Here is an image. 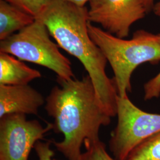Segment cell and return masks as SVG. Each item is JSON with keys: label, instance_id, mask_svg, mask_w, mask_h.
<instances>
[{"label": "cell", "instance_id": "obj_4", "mask_svg": "<svg viewBox=\"0 0 160 160\" xmlns=\"http://www.w3.org/2000/svg\"><path fill=\"white\" fill-rule=\"evenodd\" d=\"M46 25L40 20L0 42V52L52 70L57 78H74L71 62L51 40Z\"/></svg>", "mask_w": 160, "mask_h": 160}, {"label": "cell", "instance_id": "obj_12", "mask_svg": "<svg viewBox=\"0 0 160 160\" xmlns=\"http://www.w3.org/2000/svg\"><path fill=\"white\" fill-rule=\"evenodd\" d=\"M84 145L86 151L81 154L80 160H116L108 153L105 144L100 139L86 140Z\"/></svg>", "mask_w": 160, "mask_h": 160}, {"label": "cell", "instance_id": "obj_1", "mask_svg": "<svg viewBox=\"0 0 160 160\" xmlns=\"http://www.w3.org/2000/svg\"><path fill=\"white\" fill-rule=\"evenodd\" d=\"M57 82L45 99V109L53 119L52 129L62 133L63 139L52 143L67 160H80L84 141L99 140L101 126L109 125L112 117L97 97L88 75L81 79L57 78Z\"/></svg>", "mask_w": 160, "mask_h": 160}, {"label": "cell", "instance_id": "obj_17", "mask_svg": "<svg viewBox=\"0 0 160 160\" xmlns=\"http://www.w3.org/2000/svg\"><path fill=\"white\" fill-rule=\"evenodd\" d=\"M64 1L69 2L76 6L84 7V6H85V4L87 2H90L92 0H64Z\"/></svg>", "mask_w": 160, "mask_h": 160}, {"label": "cell", "instance_id": "obj_3", "mask_svg": "<svg viewBox=\"0 0 160 160\" xmlns=\"http://www.w3.org/2000/svg\"><path fill=\"white\" fill-rule=\"evenodd\" d=\"M88 31L112 68L119 97H127L132 92V75L138 66L146 62L157 65L160 62V34L138 30L127 40L94 26L90 22Z\"/></svg>", "mask_w": 160, "mask_h": 160}, {"label": "cell", "instance_id": "obj_10", "mask_svg": "<svg viewBox=\"0 0 160 160\" xmlns=\"http://www.w3.org/2000/svg\"><path fill=\"white\" fill-rule=\"evenodd\" d=\"M33 16L0 0V40H3L34 22Z\"/></svg>", "mask_w": 160, "mask_h": 160}, {"label": "cell", "instance_id": "obj_9", "mask_svg": "<svg viewBox=\"0 0 160 160\" xmlns=\"http://www.w3.org/2000/svg\"><path fill=\"white\" fill-rule=\"evenodd\" d=\"M41 77L39 71L29 67L23 61L0 52V84L26 85Z\"/></svg>", "mask_w": 160, "mask_h": 160}, {"label": "cell", "instance_id": "obj_16", "mask_svg": "<svg viewBox=\"0 0 160 160\" xmlns=\"http://www.w3.org/2000/svg\"><path fill=\"white\" fill-rule=\"evenodd\" d=\"M145 6L147 13H149L153 10L154 6V0H142Z\"/></svg>", "mask_w": 160, "mask_h": 160}, {"label": "cell", "instance_id": "obj_5", "mask_svg": "<svg viewBox=\"0 0 160 160\" xmlns=\"http://www.w3.org/2000/svg\"><path fill=\"white\" fill-rule=\"evenodd\" d=\"M118 123L111 133L109 149L116 160H127L138 143L160 132V114L144 112L128 96L117 97Z\"/></svg>", "mask_w": 160, "mask_h": 160}, {"label": "cell", "instance_id": "obj_11", "mask_svg": "<svg viewBox=\"0 0 160 160\" xmlns=\"http://www.w3.org/2000/svg\"><path fill=\"white\" fill-rule=\"evenodd\" d=\"M127 160H160V132L138 143L128 155Z\"/></svg>", "mask_w": 160, "mask_h": 160}, {"label": "cell", "instance_id": "obj_7", "mask_svg": "<svg viewBox=\"0 0 160 160\" xmlns=\"http://www.w3.org/2000/svg\"><path fill=\"white\" fill-rule=\"evenodd\" d=\"M147 14L142 0H92L88 9L90 22L123 39L128 36L132 24Z\"/></svg>", "mask_w": 160, "mask_h": 160}, {"label": "cell", "instance_id": "obj_8", "mask_svg": "<svg viewBox=\"0 0 160 160\" xmlns=\"http://www.w3.org/2000/svg\"><path fill=\"white\" fill-rule=\"evenodd\" d=\"M45 103L42 94L29 84H0V118L17 113L37 115Z\"/></svg>", "mask_w": 160, "mask_h": 160}, {"label": "cell", "instance_id": "obj_18", "mask_svg": "<svg viewBox=\"0 0 160 160\" xmlns=\"http://www.w3.org/2000/svg\"><path fill=\"white\" fill-rule=\"evenodd\" d=\"M152 12L156 16L160 18V0H158L156 3H155Z\"/></svg>", "mask_w": 160, "mask_h": 160}, {"label": "cell", "instance_id": "obj_14", "mask_svg": "<svg viewBox=\"0 0 160 160\" xmlns=\"http://www.w3.org/2000/svg\"><path fill=\"white\" fill-rule=\"evenodd\" d=\"M160 35V33H159ZM144 100H149L160 96V72L143 86Z\"/></svg>", "mask_w": 160, "mask_h": 160}, {"label": "cell", "instance_id": "obj_13", "mask_svg": "<svg viewBox=\"0 0 160 160\" xmlns=\"http://www.w3.org/2000/svg\"><path fill=\"white\" fill-rule=\"evenodd\" d=\"M12 6L37 18L51 0H5Z\"/></svg>", "mask_w": 160, "mask_h": 160}, {"label": "cell", "instance_id": "obj_2", "mask_svg": "<svg viewBox=\"0 0 160 160\" xmlns=\"http://www.w3.org/2000/svg\"><path fill=\"white\" fill-rule=\"evenodd\" d=\"M36 19L41 20L59 48L76 58L94 86L97 97L112 118L116 116L118 92L106 72L108 62L88 31V9L64 0H51Z\"/></svg>", "mask_w": 160, "mask_h": 160}, {"label": "cell", "instance_id": "obj_6", "mask_svg": "<svg viewBox=\"0 0 160 160\" xmlns=\"http://www.w3.org/2000/svg\"><path fill=\"white\" fill-rule=\"evenodd\" d=\"M53 129L37 120H28L24 114H7L0 118V160H28L32 149Z\"/></svg>", "mask_w": 160, "mask_h": 160}, {"label": "cell", "instance_id": "obj_15", "mask_svg": "<svg viewBox=\"0 0 160 160\" xmlns=\"http://www.w3.org/2000/svg\"><path fill=\"white\" fill-rule=\"evenodd\" d=\"M52 141H48L45 142L38 141L34 145V149L38 157L39 160H53L54 152L51 148Z\"/></svg>", "mask_w": 160, "mask_h": 160}]
</instances>
